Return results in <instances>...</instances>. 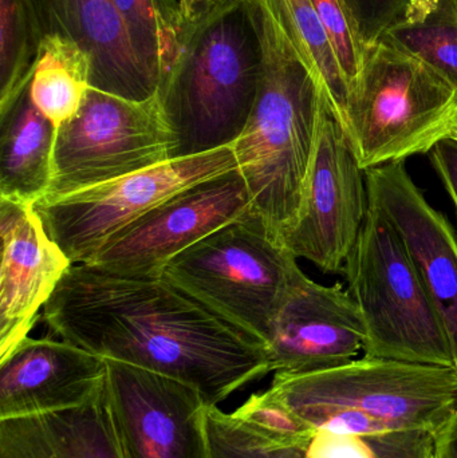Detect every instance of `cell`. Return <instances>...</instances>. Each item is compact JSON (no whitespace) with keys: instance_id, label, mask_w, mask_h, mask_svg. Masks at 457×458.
<instances>
[{"instance_id":"17","label":"cell","mask_w":457,"mask_h":458,"mask_svg":"<svg viewBox=\"0 0 457 458\" xmlns=\"http://www.w3.org/2000/svg\"><path fill=\"white\" fill-rule=\"evenodd\" d=\"M40 40L61 34L93 56L91 88L131 101L157 93L131 50L112 0H27Z\"/></svg>"},{"instance_id":"14","label":"cell","mask_w":457,"mask_h":458,"mask_svg":"<svg viewBox=\"0 0 457 458\" xmlns=\"http://www.w3.org/2000/svg\"><path fill=\"white\" fill-rule=\"evenodd\" d=\"M364 320L343 285L319 284L303 275L287 296L268 339L271 373L337 368L364 352Z\"/></svg>"},{"instance_id":"2","label":"cell","mask_w":457,"mask_h":458,"mask_svg":"<svg viewBox=\"0 0 457 458\" xmlns=\"http://www.w3.org/2000/svg\"><path fill=\"white\" fill-rule=\"evenodd\" d=\"M254 13L262 72L254 109L231 145L252 209L279 240L294 228L318 137L325 89L259 0Z\"/></svg>"},{"instance_id":"19","label":"cell","mask_w":457,"mask_h":458,"mask_svg":"<svg viewBox=\"0 0 457 458\" xmlns=\"http://www.w3.org/2000/svg\"><path fill=\"white\" fill-rule=\"evenodd\" d=\"M29 88L0 117V198L35 204L50 187L56 128L35 106Z\"/></svg>"},{"instance_id":"31","label":"cell","mask_w":457,"mask_h":458,"mask_svg":"<svg viewBox=\"0 0 457 458\" xmlns=\"http://www.w3.org/2000/svg\"><path fill=\"white\" fill-rule=\"evenodd\" d=\"M214 3L215 0H182L180 5V32L193 19L208 10Z\"/></svg>"},{"instance_id":"3","label":"cell","mask_w":457,"mask_h":458,"mask_svg":"<svg viewBox=\"0 0 457 458\" xmlns=\"http://www.w3.org/2000/svg\"><path fill=\"white\" fill-rule=\"evenodd\" d=\"M260 72L262 47L249 0H215L187 24L157 90L172 160L231 147L254 109Z\"/></svg>"},{"instance_id":"18","label":"cell","mask_w":457,"mask_h":458,"mask_svg":"<svg viewBox=\"0 0 457 458\" xmlns=\"http://www.w3.org/2000/svg\"><path fill=\"white\" fill-rule=\"evenodd\" d=\"M0 458H123L105 386L78 408L0 420Z\"/></svg>"},{"instance_id":"1","label":"cell","mask_w":457,"mask_h":458,"mask_svg":"<svg viewBox=\"0 0 457 458\" xmlns=\"http://www.w3.org/2000/svg\"><path fill=\"white\" fill-rule=\"evenodd\" d=\"M43 320L62 341L185 382L212 406L271 373L265 344L163 274L129 276L72 264Z\"/></svg>"},{"instance_id":"24","label":"cell","mask_w":457,"mask_h":458,"mask_svg":"<svg viewBox=\"0 0 457 458\" xmlns=\"http://www.w3.org/2000/svg\"><path fill=\"white\" fill-rule=\"evenodd\" d=\"M148 80L157 88L176 55L179 37L161 0H112Z\"/></svg>"},{"instance_id":"35","label":"cell","mask_w":457,"mask_h":458,"mask_svg":"<svg viewBox=\"0 0 457 458\" xmlns=\"http://www.w3.org/2000/svg\"><path fill=\"white\" fill-rule=\"evenodd\" d=\"M448 139L457 142V121L455 123V125H453V128L451 129L450 134H448Z\"/></svg>"},{"instance_id":"28","label":"cell","mask_w":457,"mask_h":458,"mask_svg":"<svg viewBox=\"0 0 457 458\" xmlns=\"http://www.w3.org/2000/svg\"><path fill=\"white\" fill-rule=\"evenodd\" d=\"M233 413L266 435L302 448H308L316 433L292 411L273 400L267 392L255 393Z\"/></svg>"},{"instance_id":"26","label":"cell","mask_w":457,"mask_h":458,"mask_svg":"<svg viewBox=\"0 0 457 458\" xmlns=\"http://www.w3.org/2000/svg\"><path fill=\"white\" fill-rule=\"evenodd\" d=\"M212 458H308L306 448L284 443L219 406L207 414Z\"/></svg>"},{"instance_id":"25","label":"cell","mask_w":457,"mask_h":458,"mask_svg":"<svg viewBox=\"0 0 457 458\" xmlns=\"http://www.w3.org/2000/svg\"><path fill=\"white\" fill-rule=\"evenodd\" d=\"M442 437L427 430H396L362 436L317 430L306 448V457L435 458Z\"/></svg>"},{"instance_id":"22","label":"cell","mask_w":457,"mask_h":458,"mask_svg":"<svg viewBox=\"0 0 457 458\" xmlns=\"http://www.w3.org/2000/svg\"><path fill=\"white\" fill-rule=\"evenodd\" d=\"M39 45L27 0H0V117L31 83Z\"/></svg>"},{"instance_id":"4","label":"cell","mask_w":457,"mask_h":458,"mask_svg":"<svg viewBox=\"0 0 457 458\" xmlns=\"http://www.w3.org/2000/svg\"><path fill=\"white\" fill-rule=\"evenodd\" d=\"M267 394L311 430L444 436L457 420V370L364 355L310 373H274Z\"/></svg>"},{"instance_id":"12","label":"cell","mask_w":457,"mask_h":458,"mask_svg":"<svg viewBox=\"0 0 457 458\" xmlns=\"http://www.w3.org/2000/svg\"><path fill=\"white\" fill-rule=\"evenodd\" d=\"M107 360V403L123 458H212L209 405L179 379Z\"/></svg>"},{"instance_id":"21","label":"cell","mask_w":457,"mask_h":458,"mask_svg":"<svg viewBox=\"0 0 457 458\" xmlns=\"http://www.w3.org/2000/svg\"><path fill=\"white\" fill-rule=\"evenodd\" d=\"M278 21L306 66L325 89L340 120H345L349 86L311 0H259Z\"/></svg>"},{"instance_id":"9","label":"cell","mask_w":457,"mask_h":458,"mask_svg":"<svg viewBox=\"0 0 457 458\" xmlns=\"http://www.w3.org/2000/svg\"><path fill=\"white\" fill-rule=\"evenodd\" d=\"M238 168L233 148L173 158L62 198L34 204L43 227L72 264H85L118 232L182 191Z\"/></svg>"},{"instance_id":"23","label":"cell","mask_w":457,"mask_h":458,"mask_svg":"<svg viewBox=\"0 0 457 458\" xmlns=\"http://www.w3.org/2000/svg\"><path fill=\"white\" fill-rule=\"evenodd\" d=\"M388 40L431 67L457 93V15L436 3L385 32Z\"/></svg>"},{"instance_id":"11","label":"cell","mask_w":457,"mask_h":458,"mask_svg":"<svg viewBox=\"0 0 457 458\" xmlns=\"http://www.w3.org/2000/svg\"><path fill=\"white\" fill-rule=\"evenodd\" d=\"M251 208L249 188L236 168L158 204L114 234L85 264L129 276L161 275L182 250Z\"/></svg>"},{"instance_id":"10","label":"cell","mask_w":457,"mask_h":458,"mask_svg":"<svg viewBox=\"0 0 457 458\" xmlns=\"http://www.w3.org/2000/svg\"><path fill=\"white\" fill-rule=\"evenodd\" d=\"M369 211L367 177L329 99L319 120L302 208L282 242L326 274L343 272Z\"/></svg>"},{"instance_id":"7","label":"cell","mask_w":457,"mask_h":458,"mask_svg":"<svg viewBox=\"0 0 457 458\" xmlns=\"http://www.w3.org/2000/svg\"><path fill=\"white\" fill-rule=\"evenodd\" d=\"M343 272L364 320V355L456 369L436 306L399 237L370 207Z\"/></svg>"},{"instance_id":"29","label":"cell","mask_w":457,"mask_h":458,"mask_svg":"<svg viewBox=\"0 0 457 458\" xmlns=\"http://www.w3.org/2000/svg\"><path fill=\"white\" fill-rule=\"evenodd\" d=\"M365 45L380 40L388 30L439 0H346Z\"/></svg>"},{"instance_id":"30","label":"cell","mask_w":457,"mask_h":458,"mask_svg":"<svg viewBox=\"0 0 457 458\" xmlns=\"http://www.w3.org/2000/svg\"><path fill=\"white\" fill-rule=\"evenodd\" d=\"M429 158L457 211V142L443 140L431 150Z\"/></svg>"},{"instance_id":"6","label":"cell","mask_w":457,"mask_h":458,"mask_svg":"<svg viewBox=\"0 0 457 458\" xmlns=\"http://www.w3.org/2000/svg\"><path fill=\"white\" fill-rule=\"evenodd\" d=\"M457 121V93L431 67L381 38L365 50L343 128L365 172L429 155Z\"/></svg>"},{"instance_id":"33","label":"cell","mask_w":457,"mask_h":458,"mask_svg":"<svg viewBox=\"0 0 457 458\" xmlns=\"http://www.w3.org/2000/svg\"><path fill=\"white\" fill-rule=\"evenodd\" d=\"M435 458H451L447 443H445V435L443 436L442 440H440L439 448H437L436 457Z\"/></svg>"},{"instance_id":"13","label":"cell","mask_w":457,"mask_h":458,"mask_svg":"<svg viewBox=\"0 0 457 458\" xmlns=\"http://www.w3.org/2000/svg\"><path fill=\"white\" fill-rule=\"evenodd\" d=\"M370 208L386 220L439 311L457 369V234L427 201L402 163L365 172Z\"/></svg>"},{"instance_id":"16","label":"cell","mask_w":457,"mask_h":458,"mask_svg":"<svg viewBox=\"0 0 457 458\" xmlns=\"http://www.w3.org/2000/svg\"><path fill=\"white\" fill-rule=\"evenodd\" d=\"M106 371L107 360L88 350L27 336L0 358V420L78 408L105 386Z\"/></svg>"},{"instance_id":"32","label":"cell","mask_w":457,"mask_h":458,"mask_svg":"<svg viewBox=\"0 0 457 458\" xmlns=\"http://www.w3.org/2000/svg\"><path fill=\"white\" fill-rule=\"evenodd\" d=\"M163 2L164 10L168 16L169 23L176 31L177 37L180 35V5L182 0H161Z\"/></svg>"},{"instance_id":"5","label":"cell","mask_w":457,"mask_h":458,"mask_svg":"<svg viewBox=\"0 0 457 458\" xmlns=\"http://www.w3.org/2000/svg\"><path fill=\"white\" fill-rule=\"evenodd\" d=\"M163 275L267 347L279 311L305 274L251 208L182 250L164 267Z\"/></svg>"},{"instance_id":"27","label":"cell","mask_w":457,"mask_h":458,"mask_svg":"<svg viewBox=\"0 0 457 458\" xmlns=\"http://www.w3.org/2000/svg\"><path fill=\"white\" fill-rule=\"evenodd\" d=\"M311 3L329 38L351 97L361 75L368 46L360 35L346 0H311Z\"/></svg>"},{"instance_id":"15","label":"cell","mask_w":457,"mask_h":458,"mask_svg":"<svg viewBox=\"0 0 457 458\" xmlns=\"http://www.w3.org/2000/svg\"><path fill=\"white\" fill-rule=\"evenodd\" d=\"M0 358L10 354L37 323L72 266L48 236L34 204L0 198Z\"/></svg>"},{"instance_id":"34","label":"cell","mask_w":457,"mask_h":458,"mask_svg":"<svg viewBox=\"0 0 457 458\" xmlns=\"http://www.w3.org/2000/svg\"><path fill=\"white\" fill-rule=\"evenodd\" d=\"M439 2L440 4L444 5L451 13H456L457 15V0H439Z\"/></svg>"},{"instance_id":"8","label":"cell","mask_w":457,"mask_h":458,"mask_svg":"<svg viewBox=\"0 0 457 458\" xmlns=\"http://www.w3.org/2000/svg\"><path fill=\"white\" fill-rule=\"evenodd\" d=\"M172 134L157 93L145 101L89 89L74 117L56 128L45 198L89 190L172 160Z\"/></svg>"},{"instance_id":"20","label":"cell","mask_w":457,"mask_h":458,"mask_svg":"<svg viewBox=\"0 0 457 458\" xmlns=\"http://www.w3.org/2000/svg\"><path fill=\"white\" fill-rule=\"evenodd\" d=\"M93 56L72 38L46 35L40 40L30 96L55 128L74 117L91 88Z\"/></svg>"}]
</instances>
